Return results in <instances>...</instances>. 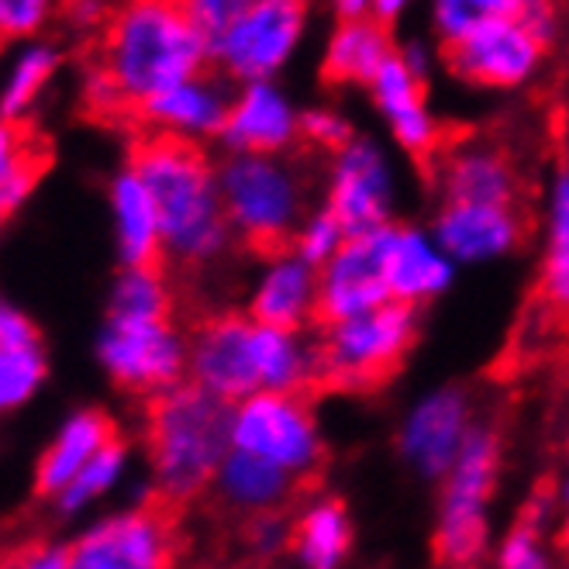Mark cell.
Listing matches in <instances>:
<instances>
[{"label": "cell", "mask_w": 569, "mask_h": 569, "mask_svg": "<svg viewBox=\"0 0 569 569\" xmlns=\"http://www.w3.org/2000/svg\"><path fill=\"white\" fill-rule=\"evenodd\" d=\"M93 70L114 87L121 108L136 111L166 87L211 70V39L180 0H114Z\"/></svg>", "instance_id": "1"}, {"label": "cell", "mask_w": 569, "mask_h": 569, "mask_svg": "<svg viewBox=\"0 0 569 569\" xmlns=\"http://www.w3.org/2000/svg\"><path fill=\"white\" fill-rule=\"evenodd\" d=\"M187 342V380L228 405L252 393H308L321 383L318 342L308 331L273 328L249 315H214Z\"/></svg>", "instance_id": "2"}, {"label": "cell", "mask_w": 569, "mask_h": 569, "mask_svg": "<svg viewBox=\"0 0 569 569\" xmlns=\"http://www.w3.org/2000/svg\"><path fill=\"white\" fill-rule=\"evenodd\" d=\"M128 162L156 200L162 256L190 270L218 262L236 242L218 190V162L200 146L166 136H146Z\"/></svg>", "instance_id": "3"}, {"label": "cell", "mask_w": 569, "mask_h": 569, "mask_svg": "<svg viewBox=\"0 0 569 569\" xmlns=\"http://www.w3.org/2000/svg\"><path fill=\"white\" fill-rule=\"evenodd\" d=\"M146 452L156 497L162 505H187L211 490L231 452V405L190 380L152 397Z\"/></svg>", "instance_id": "4"}, {"label": "cell", "mask_w": 569, "mask_h": 569, "mask_svg": "<svg viewBox=\"0 0 569 569\" xmlns=\"http://www.w3.org/2000/svg\"><path fill=\"white\" fill-rule=\"evenodd\" d=\"M218 190L231 236L259 252L290 249L308 208V180L290 156H239L218 162Z\"/></svg>", "instance_id": "5"}, {"label": "cell", "mask_w": 569, "mask_h": 569, "mask_svg": "<svg viewBox=\"0 0 569 569\" xmlns=\"http://www.w3.org/2000/svg\"><path fill=\"white\" fill-rule=\"evenodd\" d=\"M500 435L487 421L466 439L452 470L439 483L431 549L446 569L480 566L490 546V505L500 480Z\"/></svg>", "instance_id": "6"}, {"label": "cell", "mask_w": 569, "mask_h": 569, "mask_svg": "<svg viewBox=\"0 0 569 569\" xmlns=\"http://www.w3.org/2000/svg\"><path fill=\"white\" fill-rule=\"evenodd\" d=\"M421 331V311L408 305H383L366 315L325 325L318 335L321 383L362 393L387 383L408 362Z\"/></svg>", "instance_id": "7"}, {"label": "cell", "mask_w": 569, "mask_h": 569, "mask_svg": "<svg viewBox=\"0 0 569 569\" xmlns=\"http://www.w3.org/2000/svg\"><path fill=\"white\" fill-rule=\"evenodd\" d=\"M308 28V0H252L211 39V70L236 87L277 80L305 49Z\"/></svg>", "instance_id": "8"}, {"label": "cell", "mask_w": 569, "mask_h": 569, "mask_svg": "<svg viewBox=\"0 0 569 569\" xmlns=\"http://www.w3.org/2000/svg\"><path fill=\"white\" fill-rule=\"evenodd\" d=\"M231 449L305 483L325 462V431L308 393H252L231 405Z\"/></svg>", "instance_id": "9"}, {"label": "cell", "mask_w": 569, "mask_h": 569, "mask_svg": "<svg viewBox=\"0 0 569 569\" xmlns=\"http://www.w3.org/2000/svg\"><path fill=\"white\" fill-rule=\"evenodd\" d=\"M97 356L108 377L142 397H159L187 380V335L173 325V318H114L97 339Z\"/></svg>", "instance_id": "10"}, {"label": "cell", "mask_w": 569, "mask_h": 569, "mask_svg": "<svg viewBox=\"0 0 569 569\" xmlns=\"http://www.w3.org/2000/svg\"><path fill=\"white\" fill-rule=\"evenodd\" d=\"M400 177L390 149L373 136H356L331 152L325 173V208L349 236H366L393 224Z\"/></svg>", "instance_id": "11"}, {"label": "cell", "mask_w": 569, "mask_h": 569, "mask_svg": "<svg viewBox=\"0 0 569 569\" xmlns=\"http://www.w3.org/2000/svg\"><path fill=\"white\" fill-rule=\"evenodd\" d=\"M549 49L518 21H490L473 28L470 36L442 46V66L452 80L473 90L511 93L528 87L542 73Z\"/></svg>", "instance_id": "12"}, {"label": "cell", "mask_w": 569, "mask_h": 569, "mask_svg": "<svg viewBox=\"0 0 569 569\" xmlns=\"http://www.w3.org/2000/svg\"><path fill=\"white\" fill-rule=\"evenodd\" d=\"M477 428L473 397L456 383L431 387L411 400L397 425V456L418 480L442 483Z\"/></svg>", "instance_id": "13"}, {"label": "cell", "mask_w": 569, "mask_h": 569, "mask_svg": "<svg viewBox=\"0 0 569 569\" xmlns=\"http://www.w3.org/2000/svg\"><path fill=\"white\" fill-rule=\"evenodd\" d=\"M177 552L173 521L156 505L100 518L70 546L73 569H177Z\"/></svg>", "instance_id": "14"}, {"label": "cell", "mask_w": 569, "mask_h": 569, "mask_svg": "<svg viewBox=\"0 0 569 569\" xmlns=\"http://www.w3.org/2000/svg\"><path fill=\"white\" fill-rule=\"evenodd\" d=\"M231 93H236V87L218 70H204L149 97L142 108H136V118L149 128V136L204 146V142L221 139V128L231 108Z\"/></svg>", "instance_id": "15"}, {"label": "cell", "mask_w": 569, "mask_h": 569, "mask_svg": "<svg viewBox=\"0 0 569 569\" xmlns=\"http://www.w3.org/2000/svg\"><path fill=\"white\" fill-rule=\"evenodd\" d=\"M300 114L283 83H242L231 93L218 142L239 156H287L300 142Z\"/></svg>", "instance_id": "16"}, {"label": "cell", "mask_w": 569, "mask_h": 569, "mask_svg": "<svg viewBox=\"0 0 569 569\" xmlns=\"http://www.w3.org/2000/svg\"><path fill=\"white\" fill-rule=\"evenodd\" d=\"M390 305L383 277V228L349 236L328 266L318 270V321L335 325Z\"/></svg>", "instance_id": "17"}, {"label": "cell", "mask_w": 569, "mask_h": 569, "mask_svg": "<svg viewBox=\"0 0 569 569\" xmlns=\"http://www.w3.org/2000/svg\"><path fill=\"white\" fill-rule=\"evenodd\" d=\"M459 266L442 252L428 228L418 224H387L383 228V277L393 305L425 308L449 293Z\"/></svg>", "instance_id": "18"}, {"label": "cell", "mask_w": 569, "mask_h": 569, "mask_svg": "<svg viewBox=\"0 0 569 569\" xmlns=\"http://www.w3.org/2000/svg\"><path fill=\"white\" fill-rule=\"evenodd\" d=\"M366 90H370V100L387 128L390 142L400 152H408L415 159H428L439 152L442 121L428 100V80L411 73L397 52Z\"/></svg>", "instance_id": "19"}, {"label": "cell", "mask_w": 569, "mask_h": 569, "mask_svg": "<svg viewBox=\"0 0 569 569\" xmlns=\"http://www.w3.org/2000/svg\"><path fill=\"white\" fill-rule=\"evenodd\" d=\"M428 231L456 266H487L521 246L525 221L515 204H442Z\"/></svg>", "instance_id": "20"}, {"label": "cell", "mask_w": 569, "mask_h": 569, "mask_svg": "<svg viewBox=\"0 0 569 569\" xmlns=\"http://www.w3.org/2000/svg\"><path fill=\"white\" fill-rule=\"evenodd\" d=\"M435 190L442 204H515L521 177L515 159L500 146L466 139L449 146L435 162Z\"/></svg>", "instance_id": "21"}, {"label": "cell", "mask_w": 569, "mask_h": 569, "mask_svg": "<svg viewBox=\"0 0 569 569\" xmlns=\"http://www.w3.org/2000/svg\"><path fill=\"white\" fill-rule=\"evenodd\" d=\"M246 315L273 328L308 331L318 321V270L290 249L270 252L249 287Z\"/></svg>", "instance_id": "22"}, {"label": "cell", "mask_w": 569, "mask_h": 569, "mask_svg": "<svg viewBox=\"0 0 569 569\" xmlns=\"http://www.w3.org/2000/svg\"><path fill=\"white\" fill-rule=\"evenodd\" d=\"M108 211L121 266H159L166 259L156 200L131 162L121 166L108 187Z\"/></svg>", "instance_id": "23"}, {"label": "cell", "mask_w": 569, "mask_h": 569, "mask_svg": "<svg viewBox=\"0 0 569 569\" xmlns=\"http://www.w3.org/2000/svg\"><path fill=\"white\" fill-rule=\"evenodd\" d=\"M300 480H293L290 473L277 470V466L262 462L249 452L231 449L221 462V470L211 483L214 500L242 518H259V515H280L287 511V505L293 500Z\"/></svg>", "instance_id": "24"}, {"label": "cell", "mask_w": 569, "mask_h": 569, "mask_svg": "<svg viewBox=\"0 0 569 569\" xmlns=\"http://www.w3.org/2000/svg\"><path fill=\"white\" fill-rule=\"evenodd\" d=\"M62 46L46 36L11 42L0 56V121L24 124L28 114H36L42 97L62 73Z\"/></svg>", "instance_id": "25"}, {"label": "cell", "mask_w": 569, "mask_h": 569, "mask_svg": "<svg viewBox=\"0 0 569 569\" xmlns=\"http://www.w3.org/2000/svg\"><path fill=\"white\" fill-rule=\"evenodd\" d=\"M352 549V515L339 497H315L290 518V556L297 569H346Z\"/></svg>", "instance_id": "26"}, {"label": "cell", "mask_w": 569, "mask_h": 569, "mask_svg": "<svg viewBox=\"0 0 569 569\" xmlns=\"http://www.w3.org/2000/svg\"><path fill=\"white\" fill-rule=\"evenodd\" d=\"M114 439H118L114 421L104 411L87 408V411L70 415L56 428L52 442L46 446V452L39 459V473H36L39 493L56 500L66 487L73 483V477L83 470V466L100 449H108Z\"/></svg>", "instance_id": "27"}, {"label": "cell", "mask_w": 569, "mask_h": 569, "mask_svg": "<svg viewBox=\"0 0 569 569\" xmlns=\"http://www.w3.org/2000/svg\"><path fill=\"white\" fill-rule=\"evenodd\" d=\"M397 46L390 39V28L377 18L359 21H335L325 39L321 52V73L331 83L349 87H370L373 77L393 59Z\"/></svg>", "instance_id": "28"}, {"label": "cell", "mask_w": 569, "mask_h": 569, "mask_svg": "<svg viewBox=\"0 0 569 569\" xmlns=\"http://www.w3.org/2000/svg\"><path fill=\"white\" fill-rule=\"evenodd\" d=\"M546 252L539 270V293L546 308L569 315V166L549 177L546 183Z\"/></svg>", "instance_id": "29"}, {"label": "cell", "mask_w": 569, "mask_h": 569, "mask_svg": "<svg viewBox=\"0 0 569 569\" xmlns=\"http://www.w3.org/2000/svg\"><path fill=\"white\" fill-rule=\"evenodd\" d=\"M46 156L18 121H0V221L11 218L36 190Z\"/></svg>", "instance_id": "30"}, {"label": "cell", "mask_w": 569, "mask_h": 569, "mask_svg": "<svg viewBox=\"0 0 569 569\" xmlns=\"http://www.w3.org/2000/svg\"><path fill=\"white\" fill-rule=\"evenodd\" d=\"M114 318H173V290L162 266H121L111 287Z\"/></svg>", "instance_id": "31"}, {"label": "cell", "mask_w": 569, "mask_h": 569, "mask_svg": "<svg viewBox=\"0 0 569 569\" xmlns=\"http://www.w3.org/2000/svg\"><path fill=\"white\" fill-rule=\"evenodd\" d=\"M124 473H128V449H124L121 439H114L108 449H100V452L83 466V470L73 477V483L56 497V508H59L62 515L87 511V508L97 505V500L111 497V493L121 487Z\"/></svg>", "instance_id": "32"}, {"label": "cell", "mask_w": 569, "mask_h": 569, "mask_svg": "<svg viewBox=\"0 0 569 569\" xmlns=\"http://www.w3.org/2000/svg\"><path fill=\"white\" fill-rule=\"evenodd\" d=\"M525 8H528V0H431L428 24L435 39L442 46H452L456 39L470 36L480 24L521 18Z\"/></svg>", "instance_id": "33"}, {"label": "cell", "mask_w": 569, "mask_h": 569, "mask_svg": "<svg viewBox=\"0 0 569 569\" xmlns=\"http://www.w3.org/2000/svg\"><path fill=\"white\" fill-rule=\"evenodd\" d=\"M493 569H556L546 511H525L493 546Z\"/></svg>", "instance_id": "34"}, {"label": "cell", "mask_w": 569, "mask_h": 569, "mask_svg": "<svg viewBox=\"0 0 569 569\" xmlns=\"http://www.w3.org/2000/svg\"><path fill=\"white\" fill-rule=\"evenodd\" d=\"M46 356L39 346H0V415H11L39 393Z\"/></svg>", "instance_id": "35"}, {"label": "cell", "mask_w": 569, "mask_h": 569, "mask_svg": "<svg viewBox=\"0 0 569 569\" xmlns=\"http://www.w3.org/2000/svg\"><path fill=\"white\" fill-rule=\"evenodd\" d=\"M346 242H349V231L342 228L339 218H335V214L321 204V208H311V211L305 214V221L297 224L293 239H290V252H297L308 266L321 270V266H328L335 256H339V249H342Z\"/></svg>", "instance_id": "36"}, {"label": "cell", "mask_w": 569, "mask_h": 569, "mask_svg": "<svg viewBox=\"0 0 569 569\" xmlns=\"http://www.w3.org/2000/svg\"><path fill=\"white\" fill-rule=\"evenodd\" d=\"M62 8L66 0H0V42L42 39Z\"/></svg>", "instance_id": "37"}, {"label": "cell", "mask_w": 569, "mask_h": 569, "mask_svg": "<svg viewBox=\"0 0 569 569\" xmlns=\"http://www.w3.org/2000/svg\"><path fill=\"white\" fill-rule=\"evenodd\" d=\"M356 136L359 131H356L352 118L335 104H315V108H305V114H300V142H311L315 149L339 152Z\"/></svg>", "instance_id": "38"}, {"label": "cell", "mask_w": 569, "mask_h": 569, "mask_svg": "<svg viewBox=\"0 0 569 569\" xmlns=\"http://www.w3.org/2000/svg\"><path fill=\"white\" fill-rule=\"evenodd\" d=\"M246 539H249V549L262 559H270L283 549H290V518L280 515H259L249 521V531H246Z\"/></svg>", "instance_id": "39"}, {"label": "cell", "mask_w": 569, "mask_h": 569, "mask_svg": "<svg viewBox=\"0 0 569 569\" xmlns=\"http://www.w3.org/2000/svg\"><path fill=\"white\" fill-rule=\"evenodd\" d=\"M183 11L208 31V39H214L221 28H228L236 21L252 0H180Z\"/></svg>", "instance_id": "40"}, {"label": "cell", "mask_w": 569, "mask_h": 569, "mask_svg": "<svg viewBox=\"0 0 569 569\" xmlns=\"http://www.w3.org/2000/svg\"><path fill=\"white\" fill-rule=\"evenodd\" d=\"M535 39H539L546 49H552L562 36V8L559 0H528V8L518 18Z\"/></svg>", "instance_id": "41"}, {"label": "cell", "mask_w": 569, "mask_h": 569, "mask_svg": "<svg viewBox=\"0 0 569 569\" xmlns=\"http://www.w3.org/2000/svg\"><path fill=\"white\" fill-rule=\"evenodd\" d=\"M0 346H39L36 325L11 300L0 297Z\"/></svg>", "instance_id": "42"}, {"label": "cell", "mask_w": 569, "mask_h": 569, "mask_svg": "<svg viewBox=\"0 0 569 569\" xmlns=\"http://www.w3.org/2000/svg\"><path fill=\"white\" fill-rule=\"evenodd\" d=\"M11 569H73V556H70V549L36 542L14 556Z\"/></svg>", "instance_id": "43"}, {"label": "cell", "mask_w": 569, "mask_h": 569, "mask_svg": "<svg viewBox=\"0 0 569 569\" xmlns=\"http://www.w3.org/2000/svg\"><path fill=\"white\" fill-rule=\"evenodd\" d=\"M397 56H400V62H405L411 73H418L421 80H428L431 70H435V52H431V46H428L425 39H408L405 46H397Z\"/></svg>", "instance_id": "44"}, {"label": "cell", "mask_w": 569, "mask_h": 569, "mask_svg": "<svg viewBox=\"0 0 569 569\" xmlns=\"http://www.w3.org/2000/svg\"><path fill=\"white\" fill-rule=\"evenodd\" d=\"M325 8L335 21H359L373 18V0H325Z\"/></svg>", "instance_id": "45"}, {"label": "cell", "mask_w": 569, "mask_h": 569, "mask_svg": "<svg viewBox=\"0 0 569 569\" xmlns=\"http://www.w3.org/2000/svg\"><path fill=\"white\" fill-rule=\"evenodd\" d=\"M415 4H418V0H373V18L390 28V24H397L405 14H411Z\"/></svg>", "instance_id": "46"}, {"label": "cell", "mask_w": 569, "mask_h": 569, "mask_svg": "<svg viewBox=\"0 0 569 569\" xmlns=\"http://www.w3.org/2000/svg\"><path fill=\"white\" fill-rule=\"evenodd\" d=\"M552 515H556V535H559V542L569 546V477L562 480V487H559V493H556Z\"/></svg>", "instance_id": "47"}, {"label": "cell", "mask_w": 569, "mask_h": 569, "mask_svg": "<svg viewBox=\"0 0 569 569\" xmlns=\"http://www.w3.org/2000/svg\"><path fill=\"white\" fill-rule=\"evenodd\" d=\"M566 142H569V111H566Z\"/></svg>", "instance_id": "48"}, {"label": "cell", "mask_w": 569, "mask_h": 569, "mask_svg": "<svg viewBox=\"0 0 569 569\" xmlns=\"http://www.w3.org/2000/svg\"><path fill=\"white\" fill-rule=\"evenodd\" d=\"M100 4H114V0H100Z\"/></svg>", "instance_id": "49"}, {"label": "cell", "mask_w": 569, "mask_h": 569, "mask_svg": "<svg viewBox=\"0 0 569 569\" xmlns=\"http://www.w3.org/2000/svg\"><path fill=\"white\" fill-rule=\"evenodd\" d=\"M466 569H480V566H466Z\"/></svg>", "instance_id": "50"}, {"label": "cell", "mask_w": 569, "mask_h": 569, "mask_svg": "<svg viewBox=\"0 0 569 569\" xmlns=\"http://www.w3.org/2000/svg\"><path fill=\"white\" fill-rule=\"evenodd\" d=\"M0 569H11V566H0Z\"/></svg>", "instance_id": "51"}]
</instances>
